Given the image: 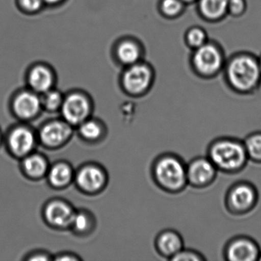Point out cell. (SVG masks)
<instances>
[{"instance_id": "6da1fadb", "label": "cell", "mask_w": 261, "mask_h": 261, "mask_svg": "<svg viewBox=\"0 0 261 261\" xmlns=\"http://www.w3.org/2000/svg\"><path fill=\"white\" fill-rule=\"evenodd\" d=\"M222 73L227 88L238 95H253L260 89V68L257 56L253 53H233L227 58Z\"/></svg>"}, {"instance_id": "7a4b0ae2", "label": "cell", "mask_w": 261, "mask_h": 261, "mask_svg": "<svg viewBox=\"0 0 261 261\" xmlns=\"http://www.w3.org/2000/svg\"><path fill=\"white\" fill-rule=\"evenodd\" d=\"M206 155L218 172L227 175L240 173L249 163L243 140L230 136L214 139L207 146Z\"/></svg>"}, {"instance_id": "3957f363", "label": "cell", "mask_w": 261, "mask_h": 261, "mask_svg": "<svg viewBox=\"0 0 261 261\" xmlns=\"http://www.w3.org/2000/svg\"><path fill=\"white\" fill-rule=\"evenodd\" d=\"M186 164L184 159L175 152L162 154L155 160L152 169L157 186L172 195L184 192L189 186Z\"/></svg>"}, {"instance_id": "277c9868", "label": "cell", "mask_w": 261, "mask_h": 261, "mask_svg": "<svg viewBox=\"0 0 261 261\" xmlns=\"http://www.w3.org/2000/svg\"><path fill=\"white\" fill-rule=\"evenodd\" d=\"M227 57L222 45L209 39L202 46L192 50L189 66L193 74L203 80H212L222 73Z\"/></svg>"}, {"instance_id": "5b68a950", "label": "cell", "mask_w": 261, "mask_h": 261, "mask_svg": "<svg viewBox=\"0 0 261 261\" xmlns=\"http://www.w3.org/2000/svg\"><path fill=\"white\" fill-rule=\"evenodd\" d=\"M259 198V191L253 182L239 180L227 189L224 195V207L233 216H244L256 208Z\"/></svg>"}, {"instance_id": "8992f818", "label": "cell", "mask_w": 261, "mask_h": 261, "mask_svg": "<svg viewBox=\"0 0 261 261\" xmlns=\"http://www.w3.org/2000/svg\"><path fill=\"white\" fill-rule=\"evenodd\" d=\"M188 186L205 189L215 183L218 171L207 155L194 157L186 164Z\"/></svg>"}, {"instance_id": "52a82bcc", "label": "cell", "mask_w": 261, "mask_h": 261, "mask_svg": "<svg viewBox=\"0 0 261 261\" xmlns=\"http://www.w3.org/2000/svg\"><path fill=\"white\" fill-rule=\"evenodd\" d=\"M260 253L256 240L247 235H237L226 242L223 257L227 261H258Z\"/></svg>"}, {"instance_id": "ba28073f", "label": "cell", "mask_w": 261, "mask_h": 261, "mask_svg": "<svg viewBox=\"0 0 261 261\" xmlns=\"http://www.w3.org/2000/svg\"><path fill=\"white\" fill-rule=\"evenodd\" d=\"M155 80V71L149 64L140 62L127 66L123 73V85L133 94H142L149 91Z\"/></svg>"}, {"instance_id": "9c48e42d", "label": "cell", "mask_w": 261, "mask_h": 261, "mask_svg": "<svg viewBox=\"0 0 261 261\" xmlns=\"http://www.w3.org/2000/svg\"><path fill=\"white\" fill-rule=\"evenodd\" d=\"M62 115L70 124H81L86 120L91 111L89 100L81 94H71L64 99Z\"/></svg>"}, {"instance_id": "30bf717a", "label": "cell", "mask_w": 261, "mask_h": 261, "mask_svg": "<svg viewBox=\"0 0 261 261\" xmlns=\"http://www.w3.org/2000/svg\"><path fill=\"white\" fill-rule=\"evenodd\" d=\"M157 251L163 257L171 260L185 247L182 235L174 229H166L159 233L155 241Z\"/></svg>"}, {"instance_id": "8fae6325", "label": "cell", "mask_w": 261, "mask_h": 261, "mask_svg": "<svg viewBox=\"0 0 261 261\" xmlns=\"http://www.w3.org/2000/svg\"><path fill=\"white\" fill-rule=\"evenodd\" d=\"M228 0H197L195 3L198 16L208 23H218L227 15Z\"/></svg>"}, {"instance_id": "7c38bea8", "label": "cell", "mask_w": 261, "mask_h": 261, "mask_svg": "<svg viewBox=\"0 0 261 261\" xmlns=\"http://www.w3.org/2000/svg\"><path fill=\"white\" fill-rule=\"evenodd\" d=\"M55 80L54 73L46 65H35L29 72V84L35 92L44 94L53 89Z\"/></svg>"}, {"instance_id": "4fadbf2b", "label": "cell", "mask_w": 261, "mask_h": 261, "mask_svg": "<svg viewBox=\"0 0 261 261\" xmlns=\"http://www.w3.org/2000/svg\"><path fill=\"white\" fill-rule=\"evenodd\" d=\"M71 130L63 122L54 121L48 123L41 129L40 138L48 146H58L63 144L71 136Z\"/></svg>"}, {"instance_id": "5bb4252c", "label": "cell", "mask_w": 261, "mask_h": 261, "mask_svg": "<svg viewBox=\"0 0 261 261\" xmlns=\"http://www.w3.org/2000/svg\"><path fill=\"white\" fill-rule=\"evenodd\" d=\"M42 105L40 97L32 91H24L15 99V112L22 118L28 119L34 117L39 113Z\"/></svg>"}, {"instance_id": "9a60e30c", "label": "cell", "mask_w": 261, "mask_h": 261, "mask_svg": "<svg viewBox=\"0 0 261 261\" xmlns=\"http://www.w3.org/2000/svg\"><path fill=\"white\" fill-rule=\"evenodd\" d=\"M34 134L25 127H18L10 134L9 144L10 149L18 155H24L33 150L35 146Z\"/></svg>"}, {"instance_id": "2e32d148", "label": "cell", "mask_w": 261, "mask_h": 261, "mask_svg": "<svg viewBox=\"0 0 261 261\" xmlns=\"http://www.w3.org/2000/svg\"><path fill=\"white\" fill-rule=\"evenodd\" d=\"M74 215V211L68 204L60 201L51 203L45 209V217L48 222L59 227L70 225Z\"/></svg>"}, {"instance_id": "e0dca14e", "label": "cell", "mask_w": 261, "mask_h": 261, "mask_svg": "<svg viewBox=\"0 0 261 261\" xmlns=\"http://www.w3.org/2000/svg\"><path fill=\"white\" fill-rule=\"evenodd\" d=\"M117 58L120 63L126 66L141 62L143 48L137 41L123 40L119 44L116 50Z\"/></svg>"}, {"instance_id": "ac0fdd59", "label": "cell", "mask_w": 261, "mask_h": 261, "mask_svg": "<svg viewBox=\"0 0 261 261\" xmlns=\"http://www.w3.org/2000/svg\"><path fill=\"white\" fill-rule=\"evenodd\" d=\"M79 186L88 192L98 190L105 183V175L97 167H85L77 175Z\"/></svg>"}, {"instance_id": "d6986e66", "label": "cell", "mask_w": 261, "mask_h": 261, "mask_svg": "<svg viewBox=\"0 0 261 261\" xmlns=\"http://www.w3.org/2000/svg\"><path fill=\"white\" fill-rule=\"evenodd\" d=\"M187 5L181 0H160L158 10L165 19L175 20L181 17L186 12Z\"/></svg>"}, {"instance_id": "ffe728a7", "label": "cell", "mask_w": 261, "mask_h": 261, "mask_svg": "<svg viewBox=\"0 0 261 261\" xmlns=\"http://www.w3.org/2000/svg\"><path fill=\"white\" fill-rule=\"evenodd\" d=\"M243 141L249 162L261 165V131L250 133Z\"/></svg>"}, {"instance_id": "44dd1931", "label": "cell", "mask_w": 261, "mask_h": 261, "mask_svg": "<svg viewBox=\"0 0 261 261\" xmlns=\"http://www.w3.org/2000/svg\"><path fill=\"white\" fill-rule=\"evenodd\" d=\"M209 39L207 32L200 25L189 27L184 35L185 44L191 51L202 46Z\"/></svg>"}, {"instance_id": "7402d4cb", "label": "cell", "mask_w": 261, "mask_h": 261, "mask_svg": "<svg viewBox=\"0 0 261 261\" xmlns=\"http://www.w3.org/2000/svg\"><path fill=\"white\" fill-rule=\"evenodd\" d=\"M49 180L56 187L67 186L72 178V171L68 165L60 163L50 170Z\"/></svg>"}, {"instance_id": "603a6c76", "label": "cell", "mask_w": 261, "mask_h": 261, "mask_svg": "<svg viewBox=\"0 0 261 261\" xmlns=\"http://www.w3.org/2000/svg\"><path fill=\"white\" fill-rule=\"evenodd\" d=\"M24 168L30 176L39 178L46 172L48 166L45 160L40 155H33L25 159Z\"/></svg>"}, {"instance_id": "cb8c5ba5", "label": "cell", "mask_w": 261, "mask_h": 261, "mask_svg": "<svg viewBox=\"0 0 261 261\" xmlns=\"http://www.w3.org/2000/svg\"><path fill=\"white\" fill-rule=\"evenodd\" d=\"M41 100L42 105L49 111H56L59 108H62L64 101L62 94L59 91L53 89L44 93L43 97Z\"/></svg>"}, {"instance_id": "d4e9b609", "label": "cell", "mask_w": 261, "mask_h": 261, "mask_svg": "<svg viewBox=\"0 0 261 261\" xmlns=\"http://www.w3.org/2000/svg\"><path fill=\"white\" fill-rule=\"evenodd\" d=\"M80 134L87 140H94L98 139L101 135V128L100 125L93 120L84 121L81 123Z\"/></svg>"}, {"instance_id": "484cf974", "label": "cell", "mask_w": 261, "mask_h": 261, "mask_svg": "<svg viewBox=\"0 0 261 261\" xmlns=\"http://www.w3.org/2000/svg\"><path fill=\"white\" fill-rule=\"evenodd\" d=\"M247 9L248 4L247 0H228L227 15L235 19H238L245 15Z\"/></svg>"}, {"instance_id": "4316f807", "label": "cell", "mask_w": 261, "mask_h": 261, "mask_svg": "<svg viewBox=\"0 0 261 261\" xmlns=\"http://www.w3.org/2000/svg\"><path fill=\"white\" fill-rule=\"evenodd\" d=\"M206 257L198 250L192 248L181 249L171 260L172 261H204Z\"/></svg>"}, {"instance_id": "83f0119b", "label": "cell", "mask_w": 261, "mask_h": 261, "mask_svg": "<svg viewBox=\"0 0 261 261\" xmlns=\"http://www.w3.org/2000/svg\"><path fill=\"white\" fill-rule=\"evenodd\" d=\"M71 225H72L76 230L85 231L89 227V218L85 213H82V212L74 213Z\"/></svg>"}, {"instance_id": "f1b7e54d", "label": "cell", "mask_w": 261, "mask_h": 261, "mask_svg": "<svg viewBox=\"0 0 261 261\" xmlns=\"http://www.w3.org/2000/svg\"><path fill=\"white\" fill-rule=\"evenodd\" d=\"M21 9L27 13H33L39 11L43 7V0H19Z\"/></svg>"}, {"instance_id": "f546056e", "label": "cell", "mask_w": 261, "mask_h": 261, "mask_svg": "<svg viewBox=\"0 0 261 261\" xmlns=\"http://www.w3.org/2000/svg\"><path fill=\"white\" fill-rule=\"evenodd\" d=\"M43 1L45 4H48V5H57V4L63 2L64 0H43Z\"/></svg>"}, {"instance_id": "4dcf8cb0", "label": "cell", "mask_w": 261, "mask_h": 261, "mask_svg": "<svg viewBox=\"0 0 261 261\" xmlns=\"http://www.w3.org/2000/svg\"><path fill=\"white\" fill-rule=\"evenodd\" d=\"M39 255L40 254L38 255L37 256H33L30 259L32 260H48V258L45 254H41V256Z\"/></svg>"}, {"instance_id": "1f68e13d", "label": "cell", "mask_w": 261, "mask_h": 261, "mask_svg": "<svg viewBox=\"0 0 261 261\" xmlns=\"http://www.w3.org/2000/svg\"><path fill=\"white\" fill-rule=\"evenodd\" d=\"M187 6L192 5V4H195L196 3L197 0H181Z\"/></svg>"}, {"instance_id": "d6a6232c", "label": "cell", "mask_w": 261, "mask_h": 261, "mask_svg": "<svg viewBox=\"0 0 261 261\" xmlns=\"http://www.w3.org/2000/svg\"><path fill=\"white\" fill-rule=\"evenodd\" d=\"M257 59H258V63H259V68H260V71H261V53L259 56H257Z\"/></svg>"}, {"instance_id": "836d02e7", "label": "cell", "mask_w": 261, "mask_h": 261, "mask_svg": "<svg viewBox=\"0 0 261 261\" xmlns=\"http://www.w3.org/2000/svg\"><path fill=\"white\" fill-rule=\"evenodd\" d=\"M258 261H261V253L259 254V259H258Z\"/></svg>"}]
</instances>
